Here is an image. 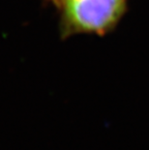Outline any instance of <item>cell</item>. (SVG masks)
Instances as JSON below:
<instances>
[{"instance_id": "6da1fadb", "label": "cell", "mask_w": 149, "mask_h": 150, "mask_svg": "<svg viewBox=\"0 0 149 150\" xmlns=\"http://www.w3.org/2000/svg\"><path fill=\"white\" fill-rule=\"evenodd\" d=\"M58 31L62 40L80 34L103 36L114 28L127 8V0H58Z\"/></svg>"}, {"instance_id": "7a4b0ae2", "label": "cell", "mask_w": 149, "mask_h": 150, "mask_svg": "<svg viewBox=\"0 0 149 150\" xmlns=\"http://www.w3.org/2000/svg\"><path fill=\"white\" fill-rule=\"evenodd\" d=\"M47 1H49L50 3H52V5H54V4H55V3H56V2H57V1H58V0H47Z\"/></svg>"}]
</instances>
